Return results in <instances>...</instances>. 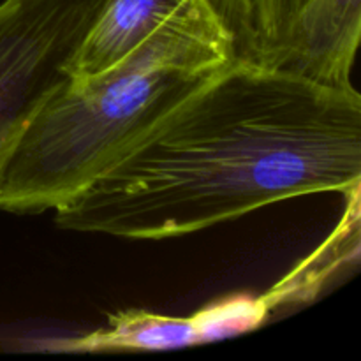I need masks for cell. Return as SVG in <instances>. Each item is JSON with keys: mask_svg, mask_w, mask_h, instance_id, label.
I'll use <instances>...</instances> for the list:
<instances>
[{"mask_svg": "<svg viewBox=\"0 0 361 361\" xmlns=\"http://www.w3.org/2000/svg\"><path fill=\"white\" fill-rule=\"evenodd\" d=\"M361 0H309L271 67L319 85L353 88Z\"/></svg>", "mask_w": 361, "mask_h": 361, "instance_id": "obj_4", "label": "cell"}, {"mask_svg": "<svg viewBox=\"0 0 361 361\" xmlns=\"http://www.w3.org/2000/svg\"><path fill=\"white\" fill-rule=\"evenodd\" d=\"M203 0H106L101 13L63 67L73 83H83L115 67L155 30Z\"/></svg>", "mask_w": 361, "mask_h": 361, "instance_id": "obj_6", "label": "cell"}, {"mask_svg": "<svg viewBox=\"0 0 361 361\" xmlns=\"http://www.w3.org/2000/svg\"><path fill=\"white\" fill-rule=\"evenodd\" d=\"M236 316L228 300L214 303L190 317L159 316L127 310L109 317L102 330L56 342V351H161L187 348L235 335Z\"/></svg>", "mask_w": 361, "mask_h": 361, "instance_id": "obj_5", "label": "cell"}, {"mask_svg": "<svg viewBox=\"0 0 361 361\" xmlns=\"http://www.w3.org/2000/svg\"><path fill=\"white\" fill-rule=\"evenodd\" d=\"M106 0L0 2V168Z\"/></svg>", "mask_w": 361, "mask_h": 361, "instance_id": "obj_3", "label": "cell"}, {"mask_svg": "<svg viewBox=\"0 0 361 361\" xmlns=\"http://www.w3.org/2000/svg\"><path fill=\"white\" fill-rule=\"evenodd\" d=\"M233 60L201 2L106 73L66 78L28 118L0 168V210H56L111 169Z\"/></svg>", "mask_w": 361, "mask_h": 361, "instance_id": "obj_2", "label": "cell"}, {"mask_svg": "<svg viewBox=\"0 0 361 361\" xmlns=\"http://www.w3.org/2000/svg\"><path fill=\"white\" fill-rule=\"evenodd\" d=\"M361 183V97L233 59L111 169L55 210L59 228L127 240L203 231Z\"/></svg>", "mask_w": 361, "mask_h": 361, "instance_id": "obj_1", "label": "cell"}, {"mask_svg": "<svg viewBox=\"0 0 361 361\" xmlns=\"http://www.w3.org/2000/svg\"><path fill=\"white\" fill-rule=\"evenodd\" d=\"M226 32L235 60L271 67L309 0H204Z\"/></svg>", "mask_w": 361, "mask_h": 361, "instance_id": "obj_7", "label": "cell"}]
</instances>
